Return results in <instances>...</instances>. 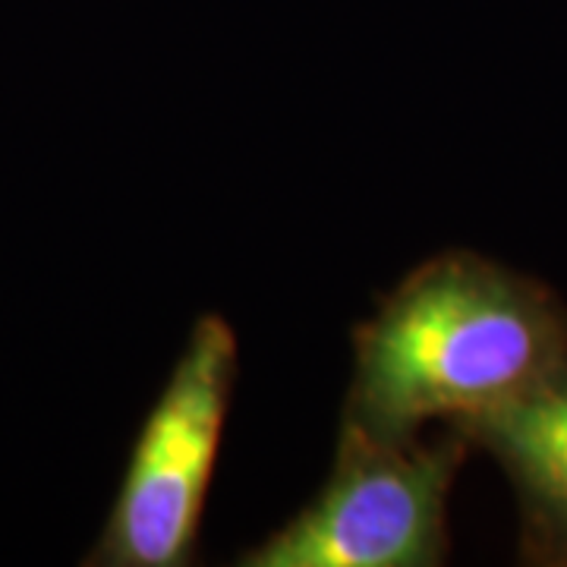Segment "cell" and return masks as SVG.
<instances>
[{"label":"cell","instance_id":"cell-3","mask_svg":"<svg viewBox=\"0 0 567 567\" xmlns=\"http://www.w3.org/2000/svg\"><path fill=\"white\" fill-rule=\"evenodd\" d=\"M234 382V328L208 312L193 324L167 385L142 420L102 536L82 565L186 567L199 558Z\"/></svg>","mask_w":567,"mask_h":567},{"label":"cell","instance_id":"cell-4","mask_svg":"<svg viewBox=\"0 0 567 567\" xmlns=\"http://www.w3.org/2000/svg\"><path fill=\"white\" fill-rule=\"evenodd\" d=\"M502 466L520 511V561L567 567V360L520 401L457 429Z\"/></svg>","mask_w":567,"mask_h":567},{"label":"cell","instance_id":"cell-1","mask_svg":"<svg viewBox=\"0 0 567 567\" xmlns=\"http://www.w3.org/2000/svg\"><path fill=\"white\" fill-rule=\"evenodd\" d=\"M567 360L565 300L533 275L447 249L416 265L353 331L341 423L385 442L464 429L520 401Z\"/></svg>","mask_w":567,"mask_h":567},{"label":"cell","instance_id":"cell-2","mask_svg":"<svg viewBox=\"0 0 567 567\" xmlns=\"http://www.w3.org/2000/svg\"><path fill=\"white\" fill-rule=\"evenodd\" d=\"M473 445L464 432L385 442L341 423L338 457L322 492L244 567H435L447 558V502Z\"/></svg>","mask_w":567,"mask_h":567}]
</instances>
